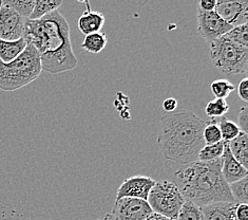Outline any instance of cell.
Wrapping results in <instances>:
<instances>
[{
  "instance_id": "6da1fadb",
  "label": "cell",
  "mask_w": 248,
  "mask_h": 220,
  "mask_svg": "<svg viewBox=\"0 0 248 220\" xmlns=\"http://www.w3.org/2000/svg\"><path fill=\"white\" fill-rule=\"evenodd\" d=\"M23 38L39 53L41 70L58 74L78 66L71 45L70 26L58 10L40 19H27Z\"/></svg>"
},
{
  "instance_id": "7a4b0ae2",
  "label": "cell",
  "mask_w": 248,
  "mask_h": 220,
  "mask_svg": "<svg viewBox=\"0 0 248 220\" xmlns=\"http://www.w3.org/2000/svg\"><path fill=\"white\" fill-rule=\"evenodd\" d=\"M206 121L189 110L165 114L161 118L157 144L164 158L181 164L198 161L204 144Z\"/></svg>"
},
{
  "instance_id": "3957f363",
  "label": "cell",
  "mask_w": 248,
  "mask_h": 220,
  "mask_svg": "<svg viewBox=\"0 0 248 220\" xmlns=\"http://www.w3.org/2000/svg\"><path fill=\"white\" fill-rule=\"evenodd\" d=\"M221 169V159L212 162L196 161L175 171L173 182L185 200L201 207L216 202H235Z\"/></svg>"
},
{
  "instance_id": "277c9868",
  "label": "cell",
  "mask_w": 248,
  "mask_h": 220,
  "mask_svg": "<svg viewBox=\"0 0 248 220\" xmlns=\"http://www.w3.org/2000/svg\"><path fill=\"white\" fill-rule=\"evenodd\" d=\"M40 56L30 44L11 63L0 61V89L15 91L34 82L41 73Z\"/></svg>"
},
{
  "instance_id": "5b68a950",
  "label": "cell",
  "mask_w": 248,
  "mask_h": 220,
  "mask_svg": "<svg viewBox=\"0 0 248 220\" xmlns=\"http://www.w3.org/2000/svg\"><path fill=\"white\" fill-rule=\"evenodd\" d=\"M210 58L214 66L226 75L246 73L248 69V48L235 45L224 37L210 44Z\"/></svg>"
},
{
  "instance_id": "8992f818",
  "label": "cell",
  "mask_w": 248,
  "mask_h": 220,
  "mask_svg": "<svg viewBox=\"0 0 248 220\" xmlns=\"http://www.w3.org/2000/svg\"><path fill=\"white\" fill-rule=\"evenodd\" d=\"M147 202L153 213L171 220H178V216L185 198L173 181L163 180L156 182L150 191Z\"/></svg>"
},
{
  "instance_id": "52a82bcc",
  "label": "cell",
  "mask_w": 248,
  "mask_h": 220,
  "mask_svg": "<svg viewBox=\"0 0 248 220\" xmlns=\"http://www.w3.org/2000/svg\"><path fill=\"white\" fill-rule=\"evenodd\" d=\"M152 213L147 200L121 198L115 200L110 214L115 220H145Z\"/></svg>"
},
{
  "instance_id": "ba28073f",
  "label": "cell",
  "mask_w": 248,
  "mask_h": 220,
  "mask_svg": "<svg viewBox=\"0 0 248 220\" xmlns=\"http://www.w3.org/2000/svg\"><path fill=\"white\" fill-rule=\"evenodd\" d=\"M232 29V27L224 21L215 11L204 12L198 8V31L207 43L211 44L221 38Z\"/></svg>"
},
{
  "instance_id": "9c48e42d",
  "label": "cell",
  "mask_w": 248,
  "mask_h": 220,
  "mask_svg": "<svg viewBox=\"0 0 248 220\" xmlns=\"http://www.w3.org/2000/svg\"><path fill=\"white\" fill-rule=\"evenodd\" d=\"M215 12L232 28L248 23L247 0H218Z\"/></svg>"
},
{
  "instance_id": "30bf717a",
  "label": "cell",
  "mask_w": 248,
  "mask_h": 220,
  "mask_svg": "<svg viewBox=\"0 0 248 220\" xmlns=\"http://www.w3.org/2000/svg\"><path fill=\"white\" fill-rule=\"evenodd\" d=\"M26 18L2 3L0 8V39L15 41L23 38Z\"/></svg>"
},
{
  "instance_id": "8fae6325",
  "label": "cell",
  "mask_w": 248,
  "mask_h": 220,
  "mask_svg": "<svg viewBox=\"0 0 248 220\" xmlns=\"http://www.w3.org/2000/svg\"><path fill=\"white\" fill-rule=\"evenodd\" d=\"M155 183L156 181L155 179L147 176H134L127 178L117 189L116 199L139 198L147 200Z\"/></svg>"
},
{
  "instance_id": "7c38bea8",
  "label": "cell",
  "mask_w": 248,
  "mask_h": 220,
  "mask_svg": "<svg viewBox=\"0 0 248 220\" xmlns=\"http://www.w3.org/2000/svg\"><path fill=\"white\" fill-rule=\"evenodd\" d=\"M222 160V176L228 184L234 183L237 181H240L243 178L247 177L248 170L243 168L237 160L233 158V156L230 152L229 148L227 146V143H225V147H224V152L221 158Z\"/></svg>"
},
{
  "instance_id": "4fadbf2b",
  "label": "cell",
  "mask_w": 248,
  "mask_h": 220,
  "mask_svg": "<svg viewBox=\"0 0 248 220\" xmlns=\"http://www.w3.org/2000/svg\"><path fill=\"white\" fill-rule=\"evenodd\" d=\"M237 202H216L202 206L204 220H237Z\"/></svg>"
},
{
  "instance_id": "5bb4252c",
  "label": "cell",
  "mask_w": 248,
  "mask_h": 220,
  "mask_svg": "<svg viewBox=\"0 0 248 220\" xmlns=\"http://www.w3.org/2000/svg\"><path fill=\"white\" fill-rule=\"evenodd\" d=\"M86 5L87 10L79 17L78 22L79 31L85 35L100 32L105 23V16L99 12L92 11L90 9V4L88 2H86Z\"/></svg>"
},
{
  "instance_id": "9a60e30c",
  "label": "cell",
  "mask_w": 248,
  "mask_h": 220,
  "mask_svg": "<svg viewBox=\"0 0 248 220\" xmlns=\"http://www.w3.org/2000/svg\"><path fill=\"white\" fill-rule=\"evenodd\" d=\"M227 146L233 158L248 169V135L241 132L237 138L228 142Z\"/></svg>"
},
{
  "instance_id": "2e32d148",
  "label": "cell",
  "mask_w": 248,
  "mask_h": 220,
  "mask_svg": "<svg viewBox=\"0 0 248 220\" xmlns=\"http://www.w3.org/2000/svg\"><path fill=\"white\" fill-rule=\"evenodd\" d=\"M27 41L25 38H20L15 41H8L0 39V61L2 63H11L16 57H18L27 48Z\"/></svg>"
},
{
  "instance_id": "e0dca14e",
  "label": "cell",
  "mask_w": 248,
  "mask_h": 220,
  "mask_svg": "<svg viewBox=\"0 0 248 220\" xmlns=\"http://www.w3.org/2000/svg\"><path fill=\"white\" fill-rule=\"evenodd\" d=\"M107 43L108 39L105 33L97 32L86 35V37L81 44V48L87 52L92 53V54H98V53H100L106 48Z\"/></svg>"
},
{
  "instance_id": "ac0fdd59",
  "label": "cell",
  "mask_w": 248,
  "mask_h": 220,
  "mask_svg": "<svg viewBox=\"0 0 248 220\" xmlns=\"http://www.w3.org/2000/svg\"><path fill=\"white\" fill-rule=\"evenodd\" d=\"M62 3V0H36L31 16L29 17L30 20L40 19L41 17L48 15L52 12L58 10Z\"/></svg>"
},
{
  "instance_id": "d6986e66",
  "label": "cell",
  "mask_w": 248,
  "mask_h": 220,
  "mask_svg": "<svg viewBox=\"0 0 248 220\" xmlns=\"http://www.w3.org/2000/svg\"><path fill=\"white\" fill-rule=\"evenodd\" d=\"M215 121L217 124L218 128H220L222 140L225 142V143H228V142L237 138L241 133V129L238 126V124H235L232 121L227 120L225 117L217 118H215Z\"/></svg>"
},
{
  "instance_id": "ffe728a7",
  "label": "cell",
  "mask_w": 248,
  "mask_h": 220,
  "mask_svg": "<svg viewBox=\"0 0 248 220\" xmlns=\"http://www.w3.org/2000/svg\"><path fill=\"white\" fill-rule=\"evenodd\" d=\"M225 147V142L221 141L218 143L211 145H204L200 151L198 156V161L200 162H212L216 160L221 159Z\"/></svg>"
},
{
  "instance_id": "44dd1931",
  "label": "cell",
  "mask_w": 248,
  "mask_h": 220,
  "mask_svg": "<svg viewBox=\"0 0 248 220\" xmlns=\"http://www.w3.org/2000/svg\"><path fill=\"white\" fill-rule=\"evenodd\" d=\"M178 220H204L202 207L191 201L185 200L180 210Z\"/></svg>"
},
{
  "instance_id": "7402d4cb",
  "label": "cell",
  "mask_w": 248,
  "mask_h": 220,
  "mask_svg": "<svg viewBox=\"0 0 248 220\" xmlns=\"http://www.w3.org/2000/svg\"><path fill=\"white\" fill-rule=\"evenodd\" d=\"M2 3L13 9L23 18L29 19L34 9L35 0H4Z\"/></svg>"
},
{
  "instance_id": "603a6c76",
  "label": "cell",
  "mask_w": 248,
  "mask_h": 220,
  "mask_svg": "<svg viewBox=\"0 0 248 220\" xmlns=\"http://www.w3.org/2000/svg\"><path fill=\"white\" fill-rule=\"evenodd\" d=\"M222 37L232 41V43L235 45L248 48V23L247 25H242L232 28Z\"/></svg>"
},
{
  "instance_id": "cb8c5ba5",
  "label": "cell",
  "mask_w": 248,
  "mask_h": 220,
  "mask_svg": "<svg viewBox=\"0 0 248 220\" xmlns=\"http://www.w3.org/2000/svg\"><path fill=\"white\" fill-rule=\"evenodd\" d=\"M203 140L205 145L216 144L223 141L220 128H218L215 118H210L209 121L206 122V126L203 130Z\"/></svg>"
},
{
  "instance_id": "d4e9b609",
  "label": "cell",
  "mask_w": 248,
  "mask_h": 220,
  "mask_svg": "<svg viewBox=\"0 0 248 220\" xmlns=\"http://www.w3.org/2000/svg\"><path fill=\"white\" fill-rule=\"evenodd\" d=\"M229 110V105L225 100L222 99H216L212 100L206 105L205 107V114L208 118H217L225 116Z\"/></svg>"
},
{
  "instance_id": "484cf974",
  "label": "cell",
  "mask_w": 248,
  "mask_h": 220,
  "mask_svg": "<svg viewBox=\"0 0 248 220\" xmlns=\"http://www.w3.org/2000/svg\"><path fill=\"white\" fill-rule=\"evenodd\" d=\"M248 179L247 177L234 183L229 184V189L232 192V197L237 203L247 204L248 203V194H247Z\"/></svg>"
},
{
  "instance_id": "4316f807",
  "label": "cell",
  "mask_w": 248,
  "mask_h": 220,
  "mask_svg": "<svg viewBox=\"0 0 248 220\" xmlns=\"http://www.w3.org/2000/svg\"><path fill=\"white\" fill-rule=\"evenodd\" d=\"M211 92L216 99L225 100L229 97V94L234 90V86L227 80H217L211 83L210 85Z\"/></svg>"
},
{
  "instance_id": "83f0119b",
  "label": "cell",
  "mask_w": 248,
  "mask_h": 220,
  "mask_svg": "<svg viewBox=\"0 0 248 220\" xmlns=\"http://www.w3.org/2000/svg\"><path fill=\"white\" fill-rule=\"evenodd\" d=\"M238 126L242 133L247 134L248 132V108L246 106L242 107L238 116Z\"/></svg>"
},
{
  "instance_id": "f1b7e54d",
  "label": "cell",
  "mask_w": 248,
  "mask_h": 220,
  "mask_svg": "<svg viewBox=\"0 0 248 220\" xmlns=\"http://www.w3.org/2000/svg\"><path fill=\"white\" fill-rule=\"evenodd\" d=\"M238 96L239 98L243 101V102H248V79L242 80L238 87Z\"/></svg>"
},
{
  "instance_id": "f546056e",
  "label": "cell",
  "mask_w": 248,
  "mask_h": 220,
  "mask_svg": "<svg viewBox=\"0 0 248 220\" xmlns=\"http://www.w3.org/2000/svg\"><path fill=\"white\" fill-rule=\"evenodd\" d=\"M235 218H237V220H247L248 219L247 204L238 203L237 207H235Z\"/></svg>"
},
{
  "instance_id": "4dcf8cb0",
  "label": "cell",
  "mask_w": 248,
  "mask_h": 220,
  "mask_svg": "<svg viewBox=\"0 0 248 220\" xmlns=\"http://www.w3.org/2000/svg\"><path fill=\"white\" fill-rule=\"evenodd\" d=\"M176 107H178V101L173 98L166 99L163 103V109L166 111V114H171V112H173L176 109Z\"/></svg>"
},
{
  "instance_id": "1f68e13d",
  "label": "cell",
  "mask_w": 248,
  "mask_h": 220,
  "mask_svg": "<svg viewBox=\"0 0 248 220\" xmlns=\"http://www.w3.org/2000/svg\"><path fill=\"white\" fill-rule=\"evenodd\" d=\"M216 0H201L198 4V8L204 12H212L216 9Z\"/></svg>"
},
{
  "instance_id": "d6a6232c",
  "label": "cell",
  "mask_w": 248,
  "mask_h": 220,
  "mask_svg": "<svg viewBox=\"0 0 248 220\" xmlns=\"http://www.w3.org/2000/svg\"><path fill=\"white\" fill-rule=\"evenodd\" d=\"M145 220H171V219H168L162 215H158L156 213H152L151 215L149 217H147Z\"/></svg>"
},
{
  "instance_id": "836d02e7",
  "label": "cell",
  "mask_w": 248,
  "mask_h": 220,
  "mask_svg": "<svg viewBox=\"0 0 248 220\" xmlns=\"http://www.w3.org/2000/svg\"><path fill=\"white\" fill-rule=\"evenodd\" d=\"M97 220H115V219H114L113 216H112L111 214L109 213V214H106L105 216H103L102 218H99V219H97Z\"/></svg>"
},
{
  "instance_id": "e575fe53",
  "label": "cell",
  "mask_w": 248,
  "mask_h": 220,
  "mask_svg": "<svg viewBox=\"0 0 248 220\" xmlns=\"http://www.w3.org/2000/svg\"><path fill=\"white\" fill-rule=\"evenodd\" d=\"M1 5H2V1H0V8H1Z\"/></svg>"
}]
</instances>
